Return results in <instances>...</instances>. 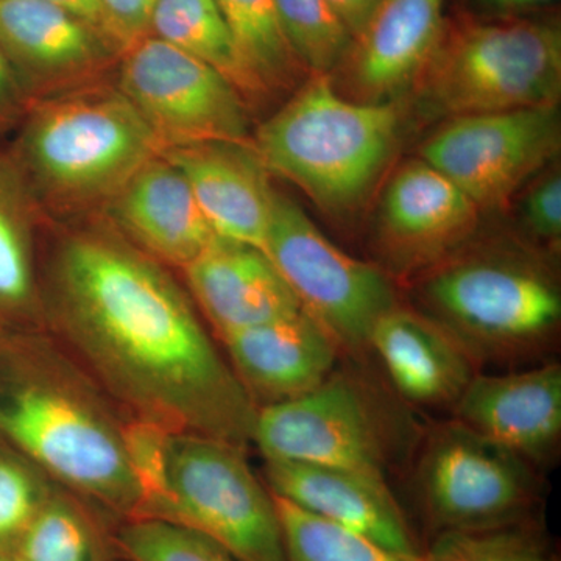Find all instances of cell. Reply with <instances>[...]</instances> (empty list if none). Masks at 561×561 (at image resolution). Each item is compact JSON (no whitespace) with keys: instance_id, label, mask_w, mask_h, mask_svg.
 <instances>
[{"instance_id":"obj_8","label":"cell","mask_w":561,"mask_h":561,"mask_svg":"<svg viewBox=\"0 0 561 561\" xmlns=\"http://www.w3.org/2000/svg\"><path fill=\"white\" fill-rule=\"evenodd\" d=\"M402 476L421 545L542 518V472L454 419L424 426Z\"/></svg>"},{"instance_id":"obj_16","label":"cell","mask_w":561,"mask_h":561,"mask_svg":"<svg viewBox=\"0 0 561 561\" xmlns=\"http://www.w3.org/2000/svg\"><path fill=\"white\" fill-rule=\"evenodd\" d=\"M265 479L275 496L302 511L357 531L404 559L419 557L421 538L390 482L327 465L272 460H265Z\"/></svg>"},{"instance_id":"obj_21","label":"cell","mask_w":561,"mask_h":561,"mask_svg":"<svg viewBox=\"0 0 561 561\" xmlns=\"http://www.w3.org/2000/svg\"><path fill=\"white\" fill-rule=\"evenodd\" d=\"M198 308L219 339L302 311L264 251L217 236L183 268Z\"/></svg>"},{"instance_id":"obj_22","label":"cell","mask_w":561,"mask_h":561,"mask_svg":"<svg viewBox=\"0 0 561 561\" xmlns=\"http://www.w3.org/2000/svg\"><path fill=\"white\" fill-rule=\"evenodd\" d=\"M443 24V0H382L345 60L359 101L393 102L413 87Z\"/></svg>"},{"instance_id":"obj_38","label":"cell","mask_w":561,"mask_h":561,"mask_svg":"<svg viewBox=\"0 0 561 561\" xmlns=\"http://www.w3.org/2000/svg\"><path fill=\"white\" fill-rule=\"evenodd\" d=\"M479 2L489 3L497 7H519L531 5V3L546 2V0H479Z\"/></svg>"},{"instance_id":"obj_17","label":"cell","mask_w":561,"mask_h":561,"mask_svg":"<svg viewBox=\"0 0 561 561\" xmlns=\"http://www.w3.org/2000/svg\"><path fill=\"white\" fill-rule=\"evenodd\" d=\"M370 357L394 393L412 409L451 412L482 371L437 321L401 302L373 328Z\"/></svg>"},{"instance_id":"obj_13","label":"cell","mask_w":561,"mask_h":561,"mask_svg":"<svg viewBox=\"0 0 561 561\" xmlns=\"http://www.w3.org/2000/svg\"><path fill=\"white\" fill-rule=\"evenodd\" d=\"M479 210L426 161L408 162L383 194L376 236L379 267L391 278H415L468 242Z\"/></svg>"},{"instance_id":"obj_25","label":"cell","mask_w":561,"mask_h":561,"mask_svg":"<svg viewBox=\"0 0 561 561\" xmlns=\"http://www.w3.org/2000/svg\"><path fill=\"white\" fill-rule=\"evenodd\" d=\"M150 35L206 62L230 80L243 98L250 95L230 28L214 0H158Z\"/></svg>"},{"instance_id":"obj_18","label":"cell","mask_w":561,"mask_h":561,"mask_svg":"<svg viewBox=\"0 0 561 561\" xmlns=\"http://www.w3.org/2000/svg\"><path fill=\"white\" fill-rule=\"evenodd\" d=\"M220 341L257 409L309 393L343 357L330 331L305 311L232 332Z\"/></svg>"},{"instance_id":"obj_36","label":"cell","mask_w":561,"mask_h":561,"mask_svg":"<svg viewBox=\"0 0 561 561\" xmlns=\"http://www.w3.org/2000/svg\"><path fill=\"white\" fill-rule=\"evenodd\" d=\"M381 2L382 0H327L353 39L364 32Z\"/></svg>"},{"instance_id":"obj_35","label":"cell","mask_w":561,"mask_h":561,"mask_svg":"<svg viewBox=\"0 0 561 561\" xmlns=\"http://www.w3.org/2000/svg\"><path fill=\"white\" fill-rule=\"evenodd\" d=\"M28 105L27 95L0 50V125L16 119L22 111H27Z\"/></svg>"},{"instance_id":"obj_24","label":"cell","mask_w":561,"mask_h":561,"mask_svg":"<svg viewBox=\"0 0 561 561\" xmlns=\"http://www.w3.org/2000/svg\"><path fill=\"white\" fill-rule=\"evenodd\" d=\"M230 28L250 95L289 90L305 72L276 18L275 0H214Z\"/></svg>"},{"instance_id":"obj_9","label":"cell","mask_w":561,"mask_h":561,"mask_svg":"<svg viewBox=\"0 0 561 561\" xmlns=\"http://www.w3.org/2000/svg\"><path fill=\"white\" fill-rule=\"evenodd\" d=\"M264 253L302 311L337 341L343 356L370 357L373 328L400 305L390 275L339 249L297 203L276 190Z\"/></svg>"},{"instance_id":"obj_30","label":"cell","mask_w":561,"mask_h":561,"mask_svg":"<svg viewBox=\"0 0 561 561\" xmlns=\"http://www.w3.org/2000/svg\"><path fill=\"white\" fill-rule=\"evenodd\" d=\"M18 541V561H98L90 527L60 501L43 502Z\"/></svg>"},{"instance_id":"obj_31","label":"cell","mask_w":561,"mask_h":561,"mask_svg":"<svg viewBox=\"0 0 561 561\" xmlns=\"http://www.w3.org/2000/svg\"><path fill=\"white\" fill-rule=\"evenodd\" d=\"M117 545L131 561H238L198 531L164 519L133 518Z\"/></svg>"},{"instance_id":"obj_27","label":"cell","mask_w":561,"mask_h":561,"mask_svg":"<svg viewBox=\"0 0 561 561\" xmlns=\"http://www.w3.org/2000/svg\"><path fill=\"white\" fill-rule=\"evenodd\" d=\"M273 494V493H272ZM287 561H411L379 542L275 496Z\"/></svg>"},{"instance_id":"obj_3","label":"cell","mask_w":561,"mask_h":561,"mask_svg":"<svg viewBox=\"0 0 561 561\" xmlns=\"http://www.w3.org/2000/svg\"><path fill=\"white\" fill-rule=\"evenodd\" d=\"M415 291L416 309L456 337L481 370L530 367L556 354L560 287L535 257L459 249L415 276Z\"/></svg>"},{"instance_id":"obj_39","label":"cell","mask_w":561,"mask_h":561,"mask_svg":"<svg viewBox=\"0 0 561 561\" xmlns=\"http://www.w3.org/2000/svg\"><path fill=\"white\" fill-rule=\"evenodd\" d=\"M0 561H18V560H7V559H3V557H0Z\"/></svg>"},{"instance_id":"obj_15","label":"cell","mask_w":561,"mask_h":561,"mask_svg":"<svg viewBox=\"0 0 561 561\" xmlns=\"http://www.w3.org/2000/svg\"><path fill=\"white\" fill-rule=\"evenodd\" d=\"M451 419L542 472L561 448V365L478 373Z\"/></svg>"},{"instance_id":"obj_34","label":"cell","mask_w":561,"mask_h":561,"mask_svg":"<svg viewBox=\"0 0 561 561\" xmlns=\"http://www.w3.org/2000/svg\"><path fill=\"white\" fill-rule=\"evenodd\" d=\"M526 221L538 239L559 247L561 239V179L548 176L531 190L526 201Z\"/></svg>"},{"instance_id":"obj_7","label":"cell","mask_w":561,"mask_h":561,"mask_svg":"<svg viewBox=\"0 0 561 561\" xmlns=\"http://www.w3.org/2000/svg\"><path fill=\"white\" fill-rule=\"evenodd\" d=\"M435 113L461 117L557 106L561 35L535 21H445L416 80Z\"/></svg>"},{"instance_id":"obj_10","label":"cell","mask_w":561,"mask_h":561,"mask_svg":"<svg viewBox=\"0 0 561 561\" xmlns=\"http://www.w3.org/2000/svg\"><path fill=\"white\" fill-rule=\"evenodd\" d=\"M169 522L198 531L238 561H287L272 491L254 476L243 448L173 434Z\"/></svg>"},{"instance_id":"obj_14","label":"cell","mask_w":561,"mask_h":561,"mask_svg":"<svg viewBox=\"0 0 561 561\" xmlns=\"http://www.w3.org/2000/svg\"><path fill=\"white\" fill-rule=\"evenodd\" d=\"M0 50L31 103L95 83L119 61L94 25L43 0H0Z\"/></svg>"},{"instance_id":"obj_26","label":"cell","mask_w":561,"mask_h":561,"mask_svg":"<svg viewBox=\"0 0 561 561\" xmlns=\"http://www.w3.org/2000/svg\"><path fill=\"white\" fill-rule=\"evenodd\" d=\"M415 561H560L542 518L494 527L448 531L423 541Z\"/></svg>"},{"instance_id":"obj_11","label":"cell","mask_w":561,"mask_h":561,"mask_svg":"<svg viewBox=\"0 0 561 561\" xmlns=\"http://www.w3.org/2000/svg\"><path fill=\"white\" fill-rule=\"evenodd\" d=\"M116 87L164 150L210 140L249 142L241 91L206 62L157 36L121 55Z\"/></svg>"},{"instance_id":"obj_2","label":"cell","mask_w":561,"mask_h":561,"mask_svg":"<svg viewBox=\"0 0 561 561\" xmlns=\"http://www.w3.org/2000/svg\"><path fill=\"white\" fill-rule=\"evenodd\" d=\"M95 83L27 108L14 161L39 208L68 216L106 206L164 151L117 87Z\"/></svg>"},{"instance_id":"obj_12","label":"cell","mask_w":561,"mask_h":561,"mask_svg":"<svg viewBox=\"0 0 561 561\" xmlns=\"http://www.w3.org/2000/svg\"><path fill=\"white\" fill-rule=\"evenodd\" d=\"M557 106L453 117L421 146V160L440 171L479 209L500 208L559 153Z\"/></svg>"},{"instance_id":"obj_6","label":"cell","mask_w":561,"mask_h":561,"mask_svg":"<svg viewBox=\"0 0 561 561\" xmlns=\"http://www.w3.org/2000/svg\"><path fill=\"white\" fill-rule=\"evenodd\" d=\"M0 434L70 489L138 515L121 426L90 390L51 360L0 382Z\"/></svg>"},{"instance_id":"obj_33","label":"cell","mask_w":561,"mask_h":561,"mask_svg":"<svg viewBox=\"0 0 561 561\" xmlns=\"http://www.w3.org/2000/svg\"><path fill=\"white\" fill-rule=\"evenodd\" d=\"M102 35L117 55L150 36L158 0H98Z\"/></svg>"},{"instance_id":"obj_23","label":"cell","mask_w":561,"mask_h":561,"mask_svg":"<svg viewBox=\"0 0 561 561\" xmlns=\"http://www.w3.org/2000/svg\"><path fill=\"white\" fill-rule=\"evenodd\" d=\"M39 205L14 158L0 154V312L27 316L38 300L33 227Z\"/></svg>"},{"instance_id":"obj_4","label":"cell","mask_w":561,"mask_h":561,"mask_svg":"<svg viewBox=\"0 0 561 561\" xmlns=\"http://www.w3.org/2000/svg\"><path fill=\"white\" fill-rule=\"evenodd\" d=\"M424 426L371 357L343 356L319 387L257 409L253 443L265 460L327 465L390 482Z\"/></svg>"},{"instance_id":"obj_1","label":"cell","mask_w":561,"mask_h":561,"mask_svg":"<svg viewBox=\"0 0 561 561\" xmlns=\"http://www.w3.org/2000/svg\"><path fill=\"white\" fill-rule=\"evenodd\" d=\"M47 305L66 341L119 400L175 434L245 449L257 408L160 262L116 230L58 242Z\"/></svg>"},{"instance_id":"obj_20","label":"cell","mask_w":561,"mask_h":561,"mask_svg":"<svg viewBox=\"0 0 561 561\" xmlns=\"http://www.w3.org/2000/svg\"><path fill=\"white\" fill-rule=\"evenodd\" d=\"M105 208L114 230L160 264L184 268L217 238L190 183L162 153L146 162Z\"/></svg>"},{"instance_id":"obj_28","label":"cell","mask_w":561,"mask_h":561,"mask_svg":"<svg viewBox=\"0 0 561 561\" xmlns=\"http://www.w3.org/2000/svg\"><path fill=\"white\" fill-rule=\"evenodd\" d=\"M275 10L284 39L302 69L328 76L341 68L354 39L327 0H275Z\"/></svg>"},{"instance_id":"obj_29","label":"cell","mask_w":561,"mask_h":561,"mask_svg":"<svg viewBox=\"0 0 561 561\" xmlns=\"http://www.w3.org/2000/svg\"><path fill=\"white\" fill-rule=\"evenodd\" d=\"M173 434L164 424L140 416L121 426L125 463L138 491L136 518L169 522Z\"/></svg>"},{"instance_id":"obj_5","label":"cell","mask_w":561,"mask_h":561,"mask_svg":"<svg viewBox=\"0 0 561 561\" xmlns=\"http://www.w3.org/2000/svg\"><path fill=\"white\" fill-rule=\"evenodd\" d=\"M400 125L393 102L348 101L328 76H313L251 142L268 172L297 184L317 205L343 209L378 179Z\"/></svg>"},{"instance_id":"obj_37","label":"cell","mask_w":561,"mask_h":561,"mask_svg":"<svg viewBox=\"0 0 561 561\" xmlns=\"http://www.w3.org/2000/svg\"><path fill=\"white\" fill-rule=\"evenodd\" d=\"M43 2L54 3V5L72 11L73 14L80 16L81 20L90 22L101 32L98 0H43Z\"/></svg>"},{"instance_id":"obj_19","label":"cell","mask_w":561,"mask_h":561,"mask_svg":"<svg viewBox=\"0 0 561 561\" xmlns=\"http://www.w3.org/2000/svg\"><path fill=\"white\" fill-rule=\"evenodd\" d=\"M162 154L190 183L216 236L264 251L275 187L253 142L210 140Z\"/></svg>"},{"instance_id":"obj_32","label":"cell","mask_w":561,"mask_h":561,"mask_svg":"<svg viewBox=\"0 0 561 561\" xmlns=\"http://www.w3.org/2000/svg\"><path fill=\"white\" fill-rule=\"evenodd\" d=\"M41 505L35 476L21 461L0 456V545L20 540Z\"/></svg>"}]
</instances>
